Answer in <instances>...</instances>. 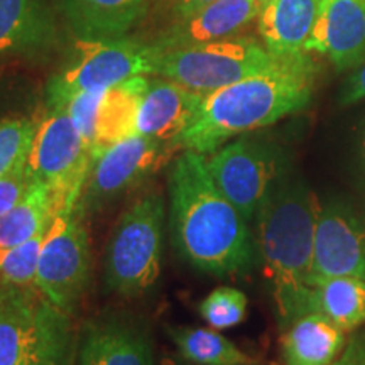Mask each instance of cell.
<instances>
[{
	"label": "cell",
	"mask_w": 365,
	"mask_h": 365,
	"mask_svg": "<svg viewBox=\"0 0 365 365\" xmlns=\"http://www.w3.org/2000/svg\"><path fill=\"white\" fill-rule=\"evenodd\" d=\"M262 6L257 0H215L186 19L175 21L154 43L158 53L185 46L213 43L239 36L245 26L257 19Z\"/></svg>",
	"instance_id": "14"
},
{
	"label": "cell",
	"mask_w": 365,
	"mask_h": 365,
	"mask_svg": "<svg viewBox=\"0 0 365 365\" xmlns=\"http://www.w3.org/2000/svg\"><path fill=\"white\" fill-rule=\"evenodd\" d=\"M318 313L345 331L365 323V279L331 277L308 286L301 304V317Z\"/></svg>",
	"instance_id": "22"
},
{
	"label": "cell",
	"mask_w": 365,
	"mask_h": 365,
	"mask_svg": "<svg viewBox=\"0 0 365 365\" xmlns=\"http://www.w3.org/2000/svg\"><path fill=\"white\" fill-rule=\"evenodd\" d=\"M200 314L215 330L240 325L247 317V296L235 287H217L202 303Z\"/></svg>",
	"instance_id": "27"
},
{
	"label": "cell",
	"mask_w": 365,
	"mask_h": 365,
	"mask_svg": "<svg viewBox=\"0 0 365 365\" xmlns=\"http://www.w3.org/2000/svg\"><path fill=\"white\" fill-rule=\"evenodd\" d=\"M362 100H365V59L346 80L340 95L341 105H354L362 102Z\"/></svg>",
	"instance_id": "29"
},
{
	"label": "cell",
	"mask_w": 365,
	"mask_h": 365,
	"mask_svg": "<svg viewBox=\"0 0 365 365\" xmlns=\"http://www.w3.org/2000/svg\"><path fill=\"white\" fill-rule=\"evenodd\" d=\"M207 168L217 188L247 222L257 215L269 188L281 175L276 154L250 139L223 144L207 158Z\"/></svg>",
	"instance_id": "11"
},
{
	"label": "cell",
	"mask_w": 365,
	"mask_h": 365,
	"mask_svg": "<svg viewBox=\"0 0 365 365\" xmlns=\"http://www.w3.org/2000/svg\"><path fill=\"white\" fill-rule=\"evenodd\" d=\"M149 76L134 78L103 90L100 97L91 137V158L98 156L110 145L137 134V113Z\"/></svg>",
	"instance_id": "21"
},
{
	"label": "cell",
	"mask_w": 365,
	"mask_h": 365,
	"mask_svg": "<svg viewBox=\"0 0 365 365\" xmlns=\"http://www.w3.org/2000/svg\"><path fill=\"white\" fill-rule=\"evenodd\" d=\"M46 0H0V58H39L58 44Z\"/></svg>",
	"instance_id": "16"
},
{
	"label": "cell",
	"mask_w": 365,
	"mask_h": 365,
	"mask_svg": "<svg viewBox=\"0 0 365 365\" xmlns=\"http://www.w3.org/2000/svg\"><path fill=\"white\" fill-rule=\"evenodd\" d=\"M257 2H259V4H261V6H262V9H264V7H266V6H267V4H269V2H271V0H257Z\"/></svg>",
	"instance_id": "35"
},
{
	"label": "cell",
	"mask_w": 365,
	"mask_h": 365,
	"mask_svg": "<svg viewBox=\"0 0 365 365\" xmlns=\"http://www.w3.org/2000/svg\"><path fill=\"white\" fill-rule=\"evenodd\" d=\"M282 59L262 43L235 36L158 53L150 76H161L196 93L208 95L247 76L271 70Z\"/></svg>",
	"instance_id": "6"
},
{
	"label": "cell",
	"mask_w": 365,
	"mask_h": 365,
	"mask_svg": "<svg viewBox=\"0 0 365 365\" xmlns=\"http://www.w3.org/2000/svg\"><path fill=\"white\" fill-rule=\"evenodd\" d=\"M331 365H365V335L354 336Z\"/></svg>",
	"instance_id": "30"
},
{
	"label": "cell",
	"mask_w": 365,
	"mask_h": 365,
	"mask_svg": "<svg viewBox=\"0 0 365 365\" xmlns=\"http://www.w3.org/2000/svg\"><path fill=\"white\" fill-rule=\"evenodd\" d=\"M76 39L125 38L148 14V0H61Z\"/></svg>",
	"instance_id": "19"
},
{
	"label": "cell",
	"mask_w": 365,
	"mask_h": 365,
	"mask_svg": "<svg viewBox=\"0 0 365 365\" xmlns=\"http://www.w3.org/2000/svg\"><path fill=\"white\" fill-rule=\"evenodd\" d=\"M44 234L14 247H0V281L14 287L34 286Z\"/></svg>",
	"instance_id": "25"
},
{
	"label": "cell",
	"mask_w": 365,
	"mask_h": 365,
	"mask_svg": "<svg viewBox=\"0 0 365 365\" xmlns=\"http://www.w3.org/2000/svg\"><path fill=\"white\" fill-rule=\"evenodd\" d=\"M159 365H198V364L188 362V360L180 357V355H166V357L161 359Z\"/></svg>",
	"instance_id": "32"
},
{
	"label": "cell",
	"mask_w": 365,
	"mask_h": 365,
	"mask_svg": "<svg viewBox=\"0 0 365 365\" xmlns=\"http://www.w3.org/2000/svg\"><path fill=\"white\" fill-rule=\"evenodd\" d=\"M175 149L178 148L171 143L135 134L102 150L91 158L78 208L81 212L98 210L103 203L134 188L159 170Z\"/></svg>",
	"instance_id": "10"
},
{
	"label": "cell",
	"mask_w": 365,
	"mask_h": 365,
	"mask_svg": "<svg viewBox=\"0 0 365 365\" xmlns=\"http://www.w3.org/2000/svg\"><path fill=\"white\" fill-rule=\"evenodd\" d=\"M170 228L190 266L215 276L244 274L257 261L249 222L223 196L207 168V154L182 150L168 173Z\"/></svg>",
	"instance_id": "1"
},
{
	"label": "cell",
	"mask_w": 365,
	"mask_h": 365,
	"mask_svg": "<svg viewBox=\"0 0 365 365\" xmlns=\"http://www.w3.org/2000/svg\"><path fill=\"white\" fill-rule=\"evenodd\" d=\"M168 335L178 355L198 365H254V359L237 346L215 328L168 327Z\"/></svg>",
	"instance_id": "23"
},
{
	"label": "cell",
	"mask_w": 365,
	"mask_h": 365,
	"mask_svg": "<svg viewBox=\"0 0 365 365\" xmlns=\"http://www.w3.org/2000/svg\"><path fill=\"white\" fill-rule=\"evenodd\" d=\"M164 198L149 193L118 218L105 254V282L122 296L143 294L161 276Z\"/></svg>",
	"instance_id": "5"
},
{
	"label": "cell",
	"mask_w": 365,
	"mask_h": 365,
	"mask_svg": "<svg viewBox=\"0 0 365 365\" xmlns=\"http://www.w3.org/2000/svg\"><path fill=\"white\" fill-rule=\"evenodd\" d=\"M203 97L176 81L149 76L137 113V134L175 144L193 122Z\"/></svg>",
	"instance_id": "15"
},
{
	"label": "cell",
	"mask_w": 365,
	"mask_h": 365,
	"mask_svg": "<svg viewBox=\"0 0 365 365\" xmlns=\"http://www.w3.org/2000/svg\"><path fill=\"white\" fill-rule=\"evenodd\" d=\"M91 254L83 212L59 210L46 228L34 287L54 307L71 314L88 286Z\"/></svg>",
	"instance_id": "9"
},
{
	"label": "cell",
	"mask_w": 365,
	"mask_h": 365,
	"mask_svg": "<svg viewBox=\"0 0 365 365\" xmlns=\"http://www.w3.org/2000/svg\"><path fill=\"white\" fill-rule=\"evenodd\" d=\"M322 203L303 180L281 171L255 215V244L272 282L281 322L301 317Z\"/></svg>",
	"instance_id": "3"
},
{
	"label": "cell",
	"mask_w": 365,
	"mask_h": 365,
	"mask_svg": "<svg viewBox=\"0 0 365 365\" xmlns=\"http://www.w3.org/2000/svg\"><path fill=\"white\" fill-rule=\"evenodd\" d=\"M156 56L153 44L129 38L76 39L65 65L49 80L48 105L56 107L80 91L107 90L134 76H150Z\"/></svg>",
	"instance_id": "7"
},
{
	"label": "cell",
	"mask_w": 365,
	"mask_h": 365,
	"mask_svg": "<svg viewBox=\"0 0 365 365\" xmlns=\"http://www.w3.org/2000/svg\"><path fill=\"white\" fill-rule=\"evenodd\" d=\"M331 277L365 279V213L340 200L319 208L308 286Z\"/></svg>",
	"instance_id": "12"
},
{
	"label": "cell",
	"mask_w": 365,
	"mask_h": 365,
	"mask_svg": "<svg viewBox=\"0 0 365 365\" xmlns=\"http://www.w3.org/2000/svg\"><path fill=\"white\" fill-rule=\"evenodd\" d=\"M166 2L173 19L181 21L193 16L198 11H202L203 7L210 6L215 0H166Z\"/></svg>",
	"instance_id": "31"
},
{
	"label": "cell",
	"mask_w": 365,
	"mask_h": 365,
	"mask_svg": "<svg viewBox=\"0 0 365 365\" xmlns=\"http://www.w3.org/2000/svg\"><path fill=\"white\" fill-rule=\"evenodd\" d=\"M304 51L325 54L339 71L357 68L365 59V0H325Z\"/></svg>",
	"instance_id": "13"
},
{
	"label": "cell",
	"mask_w": 365,
	"mask_h": 365,
	"mask_svg": "<svg viewBox=\"0 0 365 365\" xmlns=\"http://www.w3.org/2000/svg\"><path fill=\"white\" fill-rule=\"evenodd\" d=\"M314 71L304 53L205 95L193 122L176 139V148L212 154L237 135L299 112L312 100Z\"/></svg>",
	"instance_id": "2"
},
{
	"label": "cell",
	"mask_w": 365,
	"mask_h": 365,
	"mask_svg": "<svg viewBox=\"0 0 365 365\" xmlns=\"http://www.w3.org/2000/svg\"><path fill=\"white\" fill-rule=\"evenodd\" d=\"M76 365H154L148 331L127 319H102L86 325Z\"/></svg>",
	"instance_id": "17"
},
{
	"label": "cell",
	"mask_w": 365,
	"mask_h": 365,
	"mask_svg": "<svg viewBox=\"0 0 365 365\" xmlns=\"http://www.w3.org/2000/svg\"><path fill=\"white\" fill-rule=\"evenodd\" d=\"M54 215L51 193L33 182L31 190L11 212L0 217V247H14L39 235Z\"/></svg>",
	"instance_id": "24"
},
{
	"label": "cell",
	"mask_w": 365,
	"mask_h": 365,
	"mask_svg": "<svg viewBox=\"0 0 365 365\" xmlns=\"http://www.w3.org/2000/svg\"><path fill=\"white\" fill-rule=\"evenodd\" d=\"M17 289H19V287L9 286V284H6V282L0 281V304H2L6 299L11 298V296L16 293Z\"/></svg>",
	"instance_id": "33"
},
{
	"label": "cell",
	"mask_w": 365,
	"mask_h": 365,
	"mask_svg": "<svg viewBox=\"0 0 365 365\" xmlns=\"http://www.w3.org/2000/svg\"><path fill=\"white\" fill-rule=\"evenodd\" d=\"M286 327L281 340L286 365H331L346 345V331L323 314H303Z\"/></svg>",
	"instance_id": "20"
},
{
	"label": "cell",
	"mask_w": 365,
	"mask_h": 365,
	"mask_svg": "<svg viewBox=\"0 0 365 365\" xmlns=\"http://www.w3.org/2000/svg\"><path fill=\"white\" fill-rule=\"evenodd\" d=\"M33 182V178L27 171V164L9 175L0 176V217L11 212L24 198Z\"/></svg>",
	"instance_id": "28"
},
{
	"label": "cell",
	"mask_w": 365,
	"mask_h": 365,
	"mask_svg": "<svg viewBox=\"0 0 365 365\" xmlns=\"http://www.w3.org/2000/svg\"><path fill=\"white\" fill-rule=\"evenodd\" d=\"M360 168H362V173L365 176V134L362 137V145H360Z\"/></svg>",
	"instance_id": "34"
},
{
	"label": "cell",
	"mask_w": 365,
	"mask_h": 365,
	"mask_svg": "<svg viewBox=\"0 0 365 365\" xmlns=\"http://www.w3.org/2000/svg\"><path fill=\"white\" fill-rule=\"evenodd\" d=\"M36 122L26 117L0 118V176L27 164Z\"/></svg>",
	"instance_id": "26"
},
{
	"label": "cell",
	"mask_w": 365,
	"mask_h": 365,
	"mask_svg": "<svg viewBox=\"0 0 365 365\" xmlns=\"http://www.w3.org/2000/svg\"><path fill=\"white\" fill-rule=\"evenodd\" d=\"M91 166V150L61 107H48L36 122L27 171L51 193L54 213L78 207Z\"/></svg>",
	"instance_id": "8"
},
{
	"label": "cell",
	"mask_w": 365,
	"mask_h": 365,
	"mask_svg": "<svg viewBox=\"0 0 365 365\" xmlns=\"http://www.w3.org/2000/svg\"><path fill=\"white\" fill-rule=\"evenodd\" d=\"M70 314L38 289L19 287L0 304V365H76Z\"/></svg>",
	"instance_id": "4"
},
{
	"label": "cell",
	"mask_w": 365,
	"mask_h": 365,
	"mask_svg": "<svg viewBox=\"0 0 365 365\" xmlns=\"http://www.w3.org/2000/svg\"><path fill=\"white\" fill-rule=\"evenodd\" d=\"M325 0H271L259 14L262 44L276 56H298L304 48Z\"/></svg>",
	"instance_id": "18"
}]
</instances>
